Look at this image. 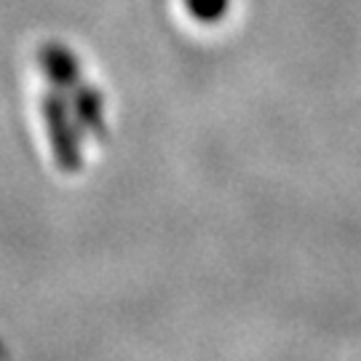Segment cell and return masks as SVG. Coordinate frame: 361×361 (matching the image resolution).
<instances>
[{"mask_svg":"<svg viewBox=\"0 0 361 361\" xmlns=\"http://www.w3.org/2000/svg\"><path fill=\"white\" fill-rule=\"evenodd\" d=\"M30 123L49 166L78 174L107 142V89L70 46L43 43L30 59Z\"/></svg>","mask_w":361,"mask_h":361,"instance_id":"1","label":"cell"}]
</instances>
